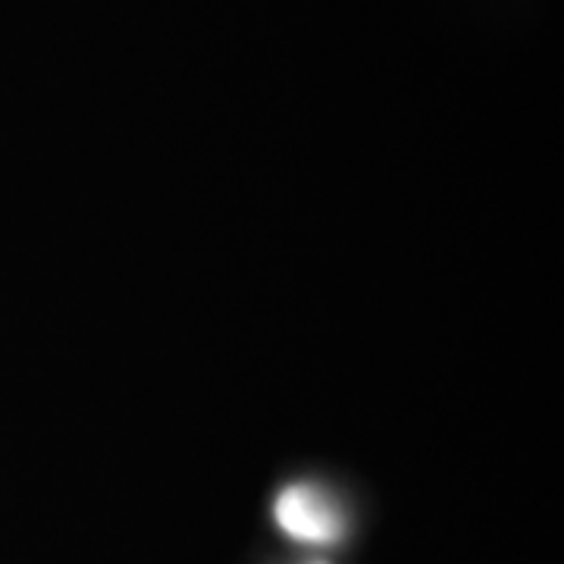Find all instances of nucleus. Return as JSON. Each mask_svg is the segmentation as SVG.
I'll return each instance as SVG.
<instances>
[{
  "instance_id": "2",
  "label": "nucleus",
  "mask_w": 564,
  "mask_h": 564,
  "mask_svg": "<svg viewBox=\"0 0 564 564\" xmlns=\"http://www.w3.org/2000/svg\"><path fill=\"white\" fill-rule=\"evenodd\" d=\"M311 564H326V562H311Z\"/></svg>"
},
{
  "instance_id": "1",
  "label": "nucleus",
  "mask_w": 564,
  "mask_h": 564,
  "mask_svg": "<svg viewBox=\"0 0 564 564\" xmlns=\"http://www.w3.org/2000/svg\"><path fill=\"white\" fill-rule=\"evenodd\" d=\"M273 518L282 533L299 543L326 545L345 533L343 508L314 484L285 486L273 502Z\"/></svg>"
}]
</instances>
